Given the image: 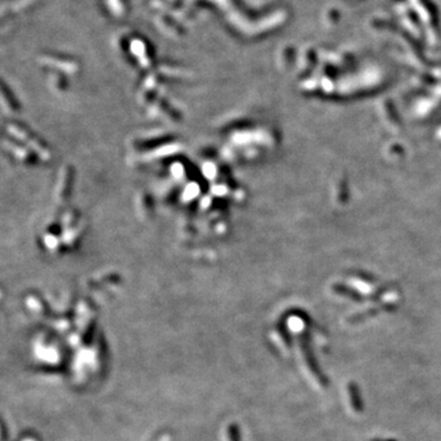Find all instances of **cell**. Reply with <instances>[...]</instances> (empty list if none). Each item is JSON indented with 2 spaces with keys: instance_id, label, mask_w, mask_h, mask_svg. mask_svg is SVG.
<instances>
[{
  "instance_id": "obj_1",
  "label": "cell",
  "mask_w": 441,
  "mask_h": 441,
  "mask_svg": "<svg viewBox=\"0 0 441 441\" xmlns=\"http://www.w3.org/2000/svg\"><path fill=\"white\" fill-rule=\"evenodd\" d=\"M0 106L4 108L6 112L9 113H14L16 108H15L14 103H12L11 98H9L8 94H5L4 90H3V87H0Z\"/></svg>"
}]
</instances>
